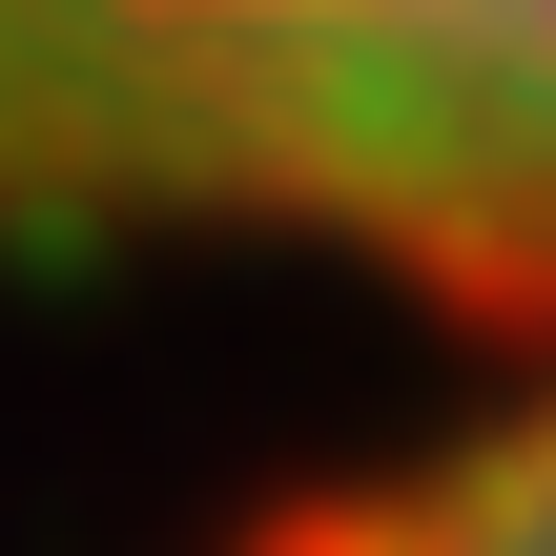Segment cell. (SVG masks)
<instances>
[{
	"instance_id": "6da1fadb",
	"label": "cell",
	"mask_w": 556,
	"mask_h": 556,
	"mask_svg": "<svg viewBox=\"0 0 556 556\" xmlns=\"http://www.w3.org/2000/svg\"><path fill=\"white\" fill-rule=\"evenodd\" d=\"M0 206L556 309V0H0Z\"/></svg>"
},
{
	"instance_id": "7a4b0ae2",
	"label": "cell",
	"mask_w": 556,
	"mask_h": 556,
	"mask_svg": "<svg viewBox=\"0 0 556 556\" xmlns=\"http://www.w3.org/2000/svg\"><path fill=\"white\" fill-rule=\"evenodd\" d=\"M268 556H556V371L516 392V413L433 433L413 475H351V495H309Z\"/></svg>"
}]
</instances>
